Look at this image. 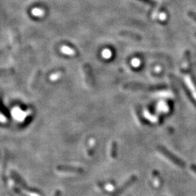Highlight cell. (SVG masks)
<instances>
[{"label":"cell","mask_w":196,"mask_h":196,"mask_svg":"<svg viewBox=\"0 0 196 196\" xmlns=\"http://www.w3.org/2000/svg\"><path fill=\"white\" fill-rule=\"evenodd\" d=\"M191 169L194 171V172L196 173V165H195V164L191 165Z\"/></svg>","instance_id":"obj_14"},{"label":"cell","mask_w":196,"mask_h":196,"mask_svg":"<svg viewBox=\"0 0 196 196\" xmlns=\"http://www.w3.org/2000/svg\"><path fill=\"white\" fill-rule=\"evenodd\" d=\"M11 114L14 119H15L18 122H23L26 117L28 116V115L30 114V112H25V111L22 110L21 109L16 107L12 110Z\"/></svg>","instance_id":"obj_4"},{"label":"cell","mask_w":196,"mask_h":196,"mask_svg":"<svg viewBox=\"0 0 196 196\" xmlns=\"http://www.w3.org/2000/svg\"><path fill=\"white\" fill-rule=\"evenodd\" d=\"M58 169L60 171L63 172H70V173H82L83 172V169L82 168L70 166H61L58 168Z\"/></svg>","instance_id":"obj_5"},{"label":"cell","mask_w":196,"mask_h":196,"mask_svg":"<svg viewBox=\"0 0 196 196\" xmlns=\"http://www.w3.org/2000/svg\"><path fill=\"white\" fill-rule=\"evenodd\" d=\"M186 82H187V84L188 86L190 87V90L192 94L194 96V98L196 99V86L193 81L191 80V78L190 77L186 78Z\"/></svg>","instance_id":"obj_6"},{"label":"cell","mask_w":196,"mask_h":196,"mask_svg":"<svg viewBox=\"0 0 196 196\" xmlns=\"http://www.w3.org/2000/svg\"><path fill=\"white\" fill-rule=\"evenodd\" d=\"M164 86L159 85H146V84H137V83H129L124 85V88L132 90H158L164 88Z\"/></svg>","instance_id":"obj_1"},{"label":"cell","mask_w":196,"mask_h":196,"mask_svg":"<svg viewBox=\"0 0 196 196\" xmlns=\"http://www.w3.org/2000/svg\"><path fill=\"white\" fill-rule=\"evenodd\" d=\"M60 75V74H53V75H52V76H51V79L52 80H54V79H57V78L59 77V76Z\"/></svg>","instance_id":"obj_13"},{"label":"cell","mask_w":196,"mask_h":196,"mask_svg":"<svg viewBox=\"0 0 196 196\" xmlns=\"http://www.w3.org/2000/svg\"><path fill=\"white\" fill-rule=\"evenodd\" d=\"M31 13L33 14L34 16L41 17V16L44 15V11L43 10L39 9V8H34V10H32Z\"/></svg>","instance_id":"obj_9"},{"label":"cell","mask_w":196,"mask_h":196,"mask_svg":"<svg viewBox=\"0 0 196 196\" xmlns=\"http://www.w3.org/2000/svg\"><path fill=\"white\" fill-rule=\"evenodd\" d=\"M153 177H154V184L156 186H159L161 184V178H160V176H159L158 173L156 172V171H154L153 172Z\"/></svg>","instance_id":"obj_10"},{"label":"cell","mask_w":196,"mask_h":196,"mask_svg":"<svg viewBox=\"0 0 196 196\" xmlns=\"http://www.w3.org/2000/svg\"><path fill=\"white\" fill-rule=\"evenodd\" d=\"M117 154V144L116 142H112L110 145V156L112 158H115Z\"/></svg>","instance_id":"obj_8"},{"label":"cell","mask_w":196,"mask_h":196,"mask_svg":"<svg viewBox=\"0 0 196 196\" xmlns=\"http://www.w3.org/2000/svg\"><path fill=\"white\" fill-rule=\"evenodd\" d=\"M60 190H58V191H56V193H54V196H60Z\"/></svg>","instance_id":"obj_15"},{"label":"cell","mask_w":196,"mask_h":196,"mask_svg":"<svg viewBox=\"0 0 196 196\" xmlns=\"http://www.w3.org/2000/svg\"><path fill=\"white\" fill-rule=\"evenodd\" d=\"M6 121H7V119H6L5 117L3 115H2L1 114H0V122H1V123H5Z\"/></svg>","instance_id":"obj_12"},{"label":"cell","mask_w":196,"mask_h":196,"mask_svg":"<svg viewBox=\"0 0 196 196\" xmlns=\"http://www.w3.org/2000/svg\"><path fill=\"white\" fill-rule=\"evenodd\" d=\"M137 176H135V175L131 176V177H129L128 179H126V182H125L123 184V185H121V187H119V188H118L116 190H115L114 192V193L111 195V196H119L125 190H126L129 187H130L131 185H133V184H134L135 182L137 181Z\"/></svg>","instance_id":"obj_3"},{"label":"cell","mask_w":196,"mask_h":196,"mask_svg":"<svg viewBox=\"0 0 196 196\" xmlns=\"http://www.w3.org/2000/svg\"><path fill=\"white\" fill-rule=\"evenodd\" d=\"M60 50H61L62 53L68 54V55H73V54H75V51L68 46H62L60 48Z\"/></svg>","instance_id":"obj_7"},{"label":"cell","mask_w":196,"mask_h":196,"mask_svg":"<svg viewBox=\"0 0 196 196\" xmlns=\"http://www.w3.org/2000/svg\"><path fill=\"white\" fill-rule=\"evenodd\" d=\"M193 18H194V20H195V21H196V15H193Z\"/></svg>","instance_id":"obj_16"},{"label":"cell","mask_w":196,"mask_h":196,"mask_svg":"<svg viewBox=\"0 0 196 196\" xmlns=\"http://www.w3.org/2000/svg\"><path fill=\"white\" fill-rule=\"evenodd\" d=\"M158 150L160 152L161 154L164 155L166 158L169 159V161H172L174 164L179 166L180 167H185V163L183 161H182L180 158H179L178 157L176 156L175 155H174L173 153H171L169 150H167L166 148L163 146H158Z\"/></svg>","instance_id":"obj_2"},{"label":"cell","mask_w":196,"mask_h":196,"mask_svg":"<svg viewBox=\"0 0 196 196\" xmlns=\"http://www.w3.org/2000/svg\"><path fill=\"white\" fill-rule=\"evenodd\" d=\"M110 52L109 51V50H105V51L103 52V53H102V55L104 56L105 58H109L110 56Z\"/></svg>","instance_id":"obj_11"}]
</instances>
